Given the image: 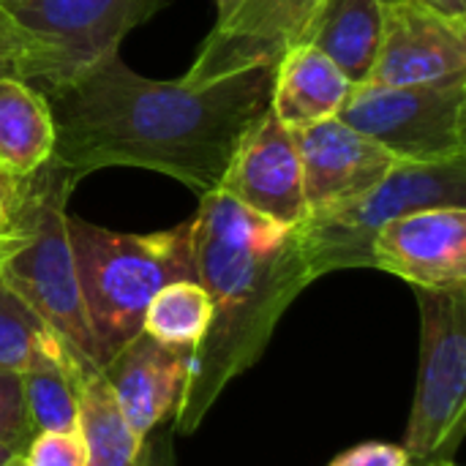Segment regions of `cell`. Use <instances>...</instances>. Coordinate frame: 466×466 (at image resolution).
Returning a JSON list of instances; mask_svg holds the SVG:
<instances>
[{
	"mask_svg": "<svg viewBox=\"0 0 466 466\" xmlns=\"http://www.w3.org/2000/svg\"><path fill=\"white\" fill-rule=\"evenodd\" d=\"M276 66L205 82L147 79L120 52L71 85L46 90L57 161L79 183L93 169L139 167L169 175L199 197L218 180L240 137L270 109Z\"/></svg>",
	"mask_w": 466,
	"mask_h": 466,
	"instance_id": "cell-1",
	"label": "cell"
},
{
	"mask_svg": "<svg viewBox=\"0 0 466 466\" xmlns=\"http://www.w3.org/2000/svg\"><path fill=\"white\" fill-rule=\"evenodd\" d=\"M191 257L213 317L191 352L188 382L175 410L180 434H191L221 390L257 363L284 311L314 284L298 224L265 218L218 188L199 197Z\"/></svg>",
	"mask_w": 466,
	"mask_h": 466,
	"instance_id": "cell-2",
	"label": "cell"
},
{
	"mask_svg": "<svg viewBox=\"0 0 466 466\" xmlns=\"http://www.w3.org/2000/svg\"><path fill=\"white\" fill-rule=\"evenodd\" d=\"M68 240L98 369L142 333L145 311L161 287L183 279L197 281L191 221L164 232L131 235L68 216Z\"/></svg>",
	"mask_w": 466,
	"mask_h": 466,
	"instance_id": "cell-3",
	"label": "cell"
},
{
	"mask_svg": "<svg viewBox=\"0 0 466 466\" xmlns=\"http://www.w3.org/2000/svg\"><path fill=\"white\" fill-rule=\"evenodd\" d=\"M74 186L76 180L57 161L14 180V232L19 240L0 262V279L49 325L71 355L98 369L68 240L66 205Z\"/></svg>",
	"mask_w": 466,
	"mask_h": 466,
	"instance_id": "cell-4",
	"label": "cell"
},
{
	"mask_svg": "<svg viewBox=\"0 0 466 466\" xmlns=\"http://www.w3.org/2000/svg\"><path fill=\"white\" fill-rule=\"evenodd\" d=\"M420 208H466V156L440 164L396 161L369 191L309 210L298 224L311 279L333 270L371 268V240L393 218Z\"/></svg>",
	"mask_w": 466,
	"mask_h": 466,
	"instance_id": "cell-5",
	"label": "cell"
},
{
	"mask_svg": "<svg viewBox=\"0 0 466 466\" xmlns=\"http://www.w3.org/2000/svg\"><path fill=\"white\" fill-rule=\"evenodd\" d=\"M169 0H19L5 8L16 30L11 71L46 90L71 85Z\"/></svg>",
	"mask_w": 466,
	"mask_h": 466,
	"instance_id": "cell-6",
	"label": "cell"
},
{
	"mask_svg": "<svg viewBox=\"0 0 466 466\" xmlns=\"http://www.w3.org/2000/svg\"><path fill=\"white\" fill-rule=\"evenodd\" d=\"M420 371L404 451L412 466L445 461L461 445L466 415V287L415 289Z\"/></svg>",
	"mask_w": 466,
	"mask_h": 466,
	"instance_id": "cell-7",
	"label": "cell"
},
{
	"mask_svg": "<svg viewBox=\"0 0 466 466\" xmlns=\"http://www.w3.org/2000/svg\"><path fill=\"white\" fill-rule=\"evenodd\" d=\"M396 161L440 164L466 156V82L431 87L355 85L336 115Z\"/></svg>",
	"mask_w": 466,
	"mask_h": 466,
	"instance_id": "cell-8",
	"label": "cell"
},
{
	"mask_svg": "<svg viewBox=\"0 0 466 466\" xmlns=\"http://www.w3.org/2000/svg\"><path fill=\"white\" fill-rule=\"evenodd\" d=\"M369 82L385 87L466 82V25L412 0L382 3V41Z\"/></svg>",
	"mask_w": 466,
	"mask_h": 466,
	"instance_id": "cell-9",
	"label": "cell"
},
{
	"mask_svg": "<svg viewBox=\"0 0 466 466\" xmlns=\"http://www.w3.org/2000/svg\"><path fill=\"white\" fill-rule=\"evenodd\" d=\"M218 191L248 210L281 221L300 224L309 213L303 197V169L292 131L268 109L238 142Z\"/></svg>",
	"mask_w": 466,
	"mask_h": 466,
	"instance_id": "cell-10",
	"label": "cell"
},
{
	"mask_svg": "<svg viewBox=\"0 0 466 466\" xmlns=\"http://www.w3.org/2000/svg\"><path fill=\"white\" fill-rule=\"evenodd\" d=\"M371 268L415 289L466 287V208H420L388 221L371 240Z\"/></svg>",
	"mask_w": 466,
	"mask_h": 466,
	"instance_id": "cell-11",
	"label": "cell"
},
{
	"mask_svg": "<svg viewBox=\"0 0 466 466\" xmlns=\"http://www.w3.org/2000/svg\"><path fill=\"white\" fill-rule=\"evenodd\" d=\"M325 0H240L229 19L216 22L205 38L188 79L205 82L251 66H276L300 44V35Z\"/></svg>",
	"mask_w": 466,
	"mask_h": 466,
	"instance_id": "cell-12",
	"label": "cell"
},
{
	"mask_svg": "<svg viewBox=\"0 0 466 466\" xmlns=\"http://www.w3.org/2000/svg\"><path fill=\"white\" fill-rule=\"evenodd\" d=\"M292 137L300 156L309 210H319L374 188L396 164L382 145L339 117L292 128Z\"/></svg>",
	"mask_w": 466,
	"mask_h": 466,
	"instance_id": "cell-13",
	"label": "cell"
},
{
	"mask_svg": "<svg viewBox=\"0 0 466 466\" xmlns=\"http://www.w3.org/2000/svg\"><path fill=\"white\" fill-rule=\"evenodd\" d=\"M188 371L191 355L186 350L167 347L147 333L134 336L101 369L123 420L142 440L177 410Z\"/></svg>",
	"mask_w": 466,
	"mask_h": 466,
	"instance_id": "cell-14",
	"label": "cell"
},
{
	"mask_svg": "<svg viewBox=\"0 0 466 466\" xmlns=\"http://www.w3.org/2000/svg\"><path fill=\"white\" fill-rule=\"evenodd\" d=\"M355 85L311 44L289 46L276 63L270 109L292 131L336 117Z\"/></svg>",
	"mask_w": 466,
	"mask_h": 466,
	"instance_id": "cell-15",
	"label": "cell"
},
{
	"mask_svg": "<svg viewBox=\"0 0 466 466\" xmlns=\"http://www.w3.org/2000/svg\"><path fill=\"white\" fill-rule=\"evenodd\" d=\"M380 41L382 0H325L300 35V44L317 46L352 85L369 82Z\"/></svg>",
	"mask_w": 466,
	"mask_h": 466,
	"instance_id": "cell-16",
	"label": "cell"
},
{
	"mask_svg": "<svg viewBox=\"0 0 466 466\" xmlns=\"http://www.w3.org/2000/svg\"><path fill=\"white\" fill-rule=\"evenodd\" d=\"M55 153V120L46 96L14 71L0 74V172L30 177Z\"/></svg>",
	"mask_w": 466,
	"mask_h": 466,
	"instance_id": "cell-17",
	"label": "cell"
},
{
	"mask_svg": "<svg viewBox=\"0 0 466 466\" xmlns=\"http://www.w3.org/2000/svg\"><path fill=\"white\" fill-rule=\"evenodd\" d=\"M79 434L87 448V466H150L145 440L123 420L101 371L79 380Z\"/></svg>",
	"mask_w": 466,
	"mask_h": 466,
	"instance_id": "cell-18",
	"label": "cell"
},
{
	"mask_svg": "<svg viewBox=\"0 0 466 466\" xmlns=\"http://www.w3.org/2000/svg\"><path fill=\"white\" fill-rule=\"evenodd\" d=\"M96 366L82 363L71 352L44 358L22 371L25 401L35 431H76L79 429V380Z\"/></svg>",
	"mask_w": 466,
	"mask_h": 466,
	"instance_id": "cell-19",
	"label": "cell"
},
{
	"mask_svg": "<svg viewBox=\"0 0 466 466\" xmlns=\"http://www.w3.org/2000/svg\"><path fill=\"white\" fill-rule=\"evenodd\" d=\"M210 317H213V303L205 287L199 281L183 279L156 292V298L145 311L142 333H147L150 339L167 347L186 350L191 355L205 339L210 328Z\"/></svg>",
	"mask_w": 466,
	"mask_h": 466,
	"instance_id": "cell-20",
	"label": "cell"
},
{
	"mask_svg": "<svg viewBox=\"0 0 466 466\" xmlns=\"http://www.w3.org/2000/svg\"><path fill=\"white\" fill-rule=\"evenodd\" d=\"M71 352L49 325L0 279V366L27 371L44 358ZM76 358V355H74Z\"/></svg>",
	"mask_w": 466,
	"mask_h": 466,
	"instance_id": "cell-21",
	"label": "cell"
},
{
	"mask_svg": "<svg viewBox=\"0 0 466 466\" xmlns=\"http://www.w3.org/2000/svg\"><path fill=\"white\" fill-rule=\"evenodd\" d=\"M30 410L25 401L22 374L0 366V442L25 456L27 445L35 437Z\"/></svg>",
	"mask_w": 466,
	"mask_h": 466,
	"instance_id": "cell-22",
	"label": "cell"
},
{
	"mask_svg": "<svg viewBox=\"0 0 466 466\" xmlns=\"http://www.w3.org/2000/svg\"><path fill=\"white\" fill-rule=\"evenodd\" d=\"M27 466H87V448L76 431H38L27 445Z\"/></svg>",
	"mask_w": 466,
	"mask_h": 466,
	"instance_id": "cell-23",
	"label": "cell"
},
{
	"mask_svg": "<svg viewBox=\"0 0 466 466\" xmlns=\"http://www.w3.org/2000/svg\"><path fill=\"white\" fill-rule=\"evenodd\" d=\"M330 466H412L401 445L388 442H363L347 453H341Z\"/></svg>",
	"mask_w": 466,
	"mask_h": 466,
	"instance_id": "cell-24",
	"label": "cell"
},
{
	"mask_svg": "<svg viewBox=\"0 0 466 466\" xmlns=\"http://www.w3.org/2000/svg\"><path fill=\"white\" fill-rule=\"evenodd\" d=\"M14 235V180L0 172V238Z\"/></svg>",
	"mask_w": 466,
	"mask_h": 466,
	"instance_id": "cell-25",
	"label": "cell"
},
{
	"mask_svg": "<svg viewBox=\"0 0 466 466\" xmlns=\"http://www.w3.org/2000/svg\"><path fill=\"white\" fill-rule=\"evenodd\" d=\"M382 3H393V0H382ZM451 22H459V25H466V0H412Z\"/></svg>",
	"mask_w": 466,
	"mask_h": 466,
	"instance_id": "cell-26",
	"label": "cell"
},
{
	"mask_svg": "<svg viewBox=\"0 0 466 466\" xmlns=\"http://www.w3.org/2000/svg\"><path fill=\"white\" fill-rule=\"evenodd\" d=\"M16 46H19L16 30H14V25H11L5 8H0V60H5V63L11 66V63H14V55H16Z\"/></svg>",
	"mask_w": 466,
	"mask_h": 466,
	"instance_id": "cell-27",
	"label": "cell"
},
{
	"mask_svg": "<svg viewBox=\"0 0 466 466\" xmlns=\"http://www.w3.org/2000/svg\"><path fill=\"white\" fill-rule=\"evenodd\" d=\"M240 5V0H216V11H218V22H224V19H229L232 16V11Z\"/></svg>",
	"mask_w": 466,
	"mask_h": 466,
	"instance_id": "cell-28",
	"label": "cell"
},
{
	"mask_svg": "<svg viewBox=\"0 0 466 466\" xmlns=\"http://www.w3.org/2000/svg\"><path fill=\"white\" fill-rule=\"evenodd\" d=\"M16 240H19V238H16V232H14V235H8V238H0V262H3V259H5V257L14 251Z\"/></svg>",
	"mask_w": 466,
	"mask_h": 466,
	"instance_id": "cell-29",
	"label": "cell"
},
{
	"mask_svg": "<svg viewBox=\"0 0 466 466\" xmlns=\"http://www.w3.org/2000/svg\"><path fill=\"white\" fill-rule=\"evenodd\" d=\"M16 456H22V453H16L14 448H8V445H3V442H0V466H5L8 461H14Z\"/></svg>",
	"mask_w": 466,
	"mask_h": 466,
	"instance_id": "cell-30",
	"label": "cell"
},
{
	"mask_svg": "<svg viewBox=\"0 0 466 466\" xmlns=\"http://www.w3.org/2000/svg\"><path fill=\"white\" fill-rule=\"evenodd\" d=\"M5 466H27V461H25L22 456H16L14 461H8V464H5Z\"/></svg>",
	"mask_w": 466,
	"mask_h": 466,
	"instance_id": "cell-31",
	"label": "cell"
},
{
	"mask_svg": "<svg viewBox=\"0 0 466 466\" xmlns=\"http://www.w3.org/2000/svg\"><path fill=\"white\" fill-rule=\"evenodd\" d=\"M426 466H459V464H453V459H445V461H434V464H426Z\"/></svg>",
	"mask_w": 466,
	"mask_h": 466,
	"instance_id": "cell-32",
	"label": "cell"
},
{
	"mask_svg": "<svg viewBox=\"0 0 466 466\" xmlns=\"http://www.w3.org/2000/svg\"><path fill=\"white\" fill-rule=\"evenodd\" d=\"M19 0H0V8H11V5H16Z\"/></svg>",
	"mask_w": 466,
	"mask_h": 466,
	"instance_id": "cell-33",
	"label": "cell"
},
{
	"mask_svg": "<svg viewBox=\"0 0 466 466\" xmlns=\"http://www.w3.org/2000/svg\"><path fill=\"white\" fill-rule=\"evenodd\" d=\"M5 71H11V66H8V63H3V60H0V74H5Z\"/></svg>",
	"mask_w": 466,
	"mask_h": 466,
	"instance_id": "cell-34",
	"label": "cell"
},
{
	"mask_svg": "<svg viewBox=\"0 0 466 466\" xmlns=\"http://www.w3.org/2000/svg\"><path fill=\"white\" fill-rule=\"evenodd\" d=\"M3 63H5V60H3Z\"/></svg>",
	"mask_w": 466,
	"mask_h": 466,
	"instance_id": "cell-35",
	"label": "cell"
}]
</instances>
